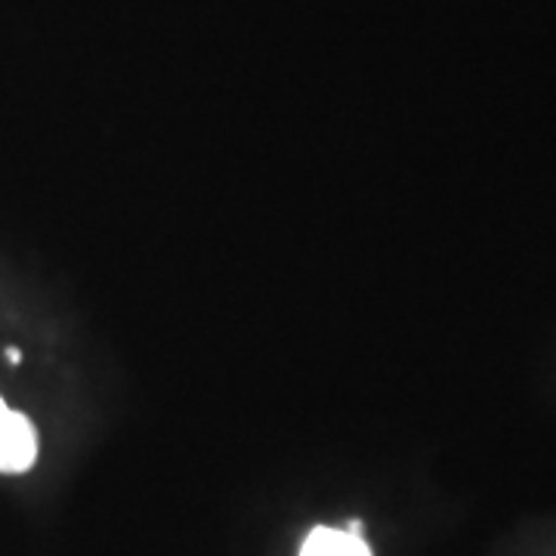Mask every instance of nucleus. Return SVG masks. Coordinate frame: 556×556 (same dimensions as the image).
I'll return each instance as SVG.
<instances>
[{
	"label": "nucleus",
	"instance_id": "obj_1",
	"mask_svg": "<svg viewBox=\"0 0 556 556\" xmlns=\"http://www.w3.org/2000/svg\"><path fill=\"white\" fill-rule=\"evenodd\" d=\"M38 457V433L31 420L0 399V473H25Z\"/></svg>",
	"mask_w": 556,
	"mask_h": 556
},
{
	"label": "nucleus",
	"instance_id": "obj_2",
	"mask_svg": "<svg viewBox=\"0 0 556 556\" xmlns=\"http://www.w3.org/2000/svg\"><path fill=\"white\" fill-rule=\"evenodd\" d=\"M300 556H375L371 547L365 544V538L350 532V529H328V526H318L313 529L303 547H300Z\"/></svg>",
	"mask_w": 556,
	"mask_h": 556
}]
</instances>
